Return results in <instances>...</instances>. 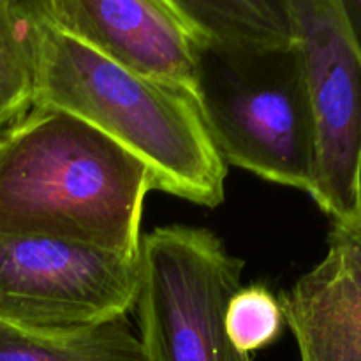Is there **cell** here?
Listing matches in <instances>:
<instances>
[{
	"label": "cell",
	"instance_id": "cell-4",
	"mask_svg": "<svg viewBox=\"0 0 361 361\" xmlns=\"http://www.w3.org/2000/svg\"><path fill=\"white\" fill-rule=\"evenodd\" d=\"M243 261L204 228L168 226L141 236L136 309L145 361H254L226 330Z\"/></svg>",
	"mask_w": 361,
	"mask_h": 361
},
{
	"label": "cell",
	"instance_id": "cell-13",
	"mask_svg": "<svg viewBox=\"0 0 361 361\" xmlns=\"http://www.w3.org/2000/svg\"><path fill=\"white\" fill-rule=\"evenodd\" d=\"M326 254L361 286V217L331 222Z\"/></svg>",
	"mask_w": 361,
	"mask_h": 361
},
{
	"label": "cell",
	"instance_id": "cell-9",
	"mask_svg": "<svg viewBox=\"0 0 361 361\" xmlns=\"http://www.w3.org/2000/svg\"><path fill=\"white\" fill-rule=\"evenodd\" d=\"M203 41L229 46L296 42L289 0H176Z\"/></svg>",
	"mask_w": 361,
	"mask_h": 361
},
{
	"label": "cell",
	"instance_id": "cell-3",
	"mask_svg": "<svg viewBox=\"0 0 361 361\" xmlns=\"http://www.w3.org/2000/svg\"><path fill=\"white\" fill-rule=\"evenodd\" d=\"M196 101L226 164L309 194L314 133L298 44L203 41Z\"/></svg>",
	"mask_w": 361,
	"mask_h": 361
},
{
	"label": "cell",
	"instance_id": "cell-8",
	"mask_svg": "<svg viewBox=\"0 0 361 361\" xmlns=\"http://www.w3.org/2000/svg\"><path fill=\"white\" fill-rule=\"evenodd\" d=\"M302 361H361V286L331 256L279 298Z\"/></svg>",
	"mask_w": 361,
	"mask_h": 361
},
{
	"label": "cell",
	"instance_id": "cell-14",
	"mask_svg": "<svg viewBox=\"0 0 361 361\" xmlns=\"http://www.w3.org/2000/svg\"><path fill=\"white\" fill-rule=\"evenodd\" d=\"M348 13L349 23H351L353 34H355L356 41H358L361 48V0H342Z\"/></svg>",
	"mask_w": 361,
	"mask_h": 361
},
{
	"label": "cell",
	"instance_id": "cell-10",
	"mask_svg": "<svg viewBox=\"0 0 361 361\" xmlns=\"http://www.w3.org/2000/svg\"><path fill=\"white\" fill-rule=\"evenodd\" d=\"M0 361H145L127 317L74 334H30L0 324Z\"/></svg>",
	"mask_w": 361,
	"mask_h": 361
},
{
	"label": "cell",
	"instance_id": "cell-2",
	"mask_svg": "<svg viewBox=\"0 0 361 361\" xmlns=\"http://www.w3.org/2000/svg\"><path fill=\"white\" fill-rule=\"evenodd\" d=\"M28 16L32 106L71 113L140 159L154 189L215 208L228 164L215 148L196 95L127 71L49 23L32 2Z\"/></svg>",
	"mask_w": 361,
	"mask_h": 361
},
{
	"label": "cell",
	"instance_id": "cell-6",
	"mask_svg": "<svg viewBox=\"0 0 361 361\" xmlns=\"http://www.w3.org/2000/svg\"><path fill=\"white\" fill-rule=\"evenodd\" d=\"M314 133L309 196L331 222L361 217V48L342 0H289Z\"/></svg>",
	"mask_w": 361,
	"mask_h": 361
},
{
	"label": "cell",
	"instance_id": "cell-11",
	"mask_svg": "<svg viewBox=\"0 0 361 361\" xmlns=\"http://www.w3.org/2000/svg\"><path fill=\"white\" fill-rule=\"evenodd\" d=\"M32 94L34 62L25 4L0 0V127L32 108Z\"/></svg>",
	"mask_w": 361,
	"mask_h": 361
},
{
	"label": "cell",
	"instance_id": "cell-7",
	"mask_svg": "<svg viewBox=\"0 0 361 361\" xmlns=\"http://www.w3.org/2000/svg\"><path fill=\"white\" fill-rule=\"evenodd\" d=\"M46 20L127 71L196 95L203 37L176 0H34Z\"/></svg>",
	"mask_w": 361,
	"mask_h": 361
},
{
	"label": "cell",
	"instance_id": "cell-5",
	"mask_svg": "<svg viewBox=\"0 0 361 361\" xmlns=\"http://www.w3.org/2000/svg\"><path fill=\"white\" fill-rule=\"evenodd\" d=\"M140 257L62 240L0 236V324L74 334L127 317Z\"/></svg>",
	"mask_w": 361,
	"mask_h": 361
},
{
	"label": "cell",
	"instance_id": "cell-12",
	"mask_svg": "<svg viewBox=\"0 0 361 361\" xmlns=\"http://www.w3.org/2000/svg\"><path fill=\"white\" fill-rule=\"evenodd\" d=\"M286 317L277 296L263 284L240 288L226 310V330L238 351L250 355L279 341Z\"/></svg>",
	"mask_w": 361,
	"mask_h": 361
},
{
	"label": "cell",
	"instance_id": "cell-1",
	"mask_svg": "<svg viewBox=\"0 0 361 361\" xmlns=\"http://www.w3.org/2000/svg\"><path fill=\"white\" fill-rule=\"evenodd\" d=\"M147 166L71 113L32 106L0 127V236L140 257Z\"/></svg>",
	"mask_w": 361,
	"mask_h": 361
}]
</instances>
